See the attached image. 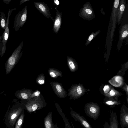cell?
I'll list each match as a JSON object with an SVG mask.
<instances>
[{
    "label": "cell",
    "mask_w": 128,
    "mask_h": 128,
    "mask_svg": "<svg viewBox=\"0 0 128 128\" xmlns=\"http://www.w3.org/2000/svg\"><path fill=\"white\" fill-rule=\"evenodd\" d=\"M84 111L87 116L96 120L99 116L100 109L97 104L90 102L85 105Z\"/></svg>",
    "instance_id": "5"
},
{
    "label": "cell",
    "mask_w": 128,
    "mask_h": 128,
    "mask_svg": "<svg viewBox=\"0 0 128 128\" xmlns=\"http://www.w3.org/2000/svg\"><path fill=\"white\" fill-rule=\"evenodd\" d=\"M56 10V16L54 19L53 20V30L54 33L57 34L58 32L61 25L62 13L61 12H59L57 9Z\"/></svg>",
    "instance_id": "14"
},
{
    "label": "cell",
    "mask_w": 128,
    "mask_h": 128,
    "mask_svg": "<svg viewBox=\"0 0 128 128\" xmlns=\"http://www.w3.org/2000/svg\"><path fill=\"white\" fill-rule=\"evenodd\" d=\"M33 92L32 90L24 88L17 91L14 95L17 98L21 100H28Z\"/></svg>",
    "instance_id": "12"
},
{
    "label": "cell",
    "mask_w": 128,
    "mask_h": 128,
    "mask_svg": "<svg viewBox=\"0 0 128 128\" xmlns=\"http://www.w3.org/2000/svg\"><path fill=\"white\" fill-rule=\"evenodd\" d=\"M45 125L46 128H51V122L49 120H46L45 122Z\"/></svg>",
    "instance_id": "30"
},
{
    "label": "cell",
    "mask_w": 128,
    "mask_h": 128,
    "mask_svg": "<svg viewBox=\"0 0 128 128\" xmlns=\"http://www.w3.org/2000/svg\"><path fill=\"white\" fill-rule=\"evenodd\" d=\"M100 30H99L95 32H92L89 36L86 41L85 45L86 46L88 45L93 38H94L100 32Z\"/></svg>",
    "instance_id": "26"
},
{
    "label": "cell",
    "mask_w": 128,
    "mask_h": 128,
    "mask_svg": "<svg viewBox=\"0 0 128 128\" xmlns=\"http://www.w3.org/2000/svg\"><path fill=\"white\" fill-rule=\"evenodd\" d=\"M128 85H126L124 87V88L125 91L126 92L127 95L128 94Z\"/></svg>",
    "instance_id": "33"
},
{
    "label": "cell",
    "mask_w": 128,
    "mask_h": 128,
    "mask_svg": "<svg viewBox=\"0 0 128 128\" xmlns=\"http://www.w3.org/2000/svg\"><path fill=\"white\" fill-rule=\"evenodd\" d=\"M128 25L126 24L123 26L121 28L119 38V42H122L123 40L128 36Z\"/></svg>",
    "instance_id": "18"
},
{
    "label": "cell",
    "mask_w": 128,
    "mask_h": 128,
    "mask_svg": "<svg viewBox=\"0 0 128 128\" xmlns=\"http://www.w3.org/2000/svg\"><path fill=\"white\" fill-rule=\"evenodd\" d=\"M48 72L50 76L54 78H56L59 76L62 77L63 76L62 72L56 68H49Z\"/></svg>",
    "instance_id": "19"
},
{
    "label": "cell",
    "mask_w": 128,
    "mask_h": 128,
    "mask_svg": "<svg viewBox=\"0 0 128 128\" xmlns=\"http://www.w3.org/2000/svg\"></svg>",
    "instance_id": "38"
},
{
    "label": "cell",
    "mask_w": 128,
    "mask_h": 128,
    "mask_svg": "<svg viewBox=\"0 0 128 128\" xmlns=\"http://www.w3.org/2000/svg\"><path fill=\"white\" fill-rule=\"evenodd\" d=\"M125 2L124 0H121L119 4L118 10L117 17L118 23L120 22L125 9Z\"/></svg>",
    "instance_id": "17"
},
{
    "label": "cell",
    "mask_w": 128,
    "mask_h": 128,
    "mask_svg": "<svg viewBox=\"0 0 128 128\" xmlns=\"http://www.w3.org/2000/svg\"><path fill=\"white\" fill-rule=\"evenodd\" d=\"M2 1L4 4H8L12 1V0H3Z\"/></svg>",
    "instance_id": "34"
},
{
    "label": "cell",
    "mask_w": 128,
    "mask_h": 128,
    "mask_svg": "<svg viewBox=\"0 0 128 128\" xmlns=\"http://www.w3.org/2000/svg\"><path fill=\"white\" fill-rule=\"evenodd\" d=\"M120 123L122 128H128V108L124 104L120 110Z\"/></svg>",
    "instance_id": "10"
},
{
    "label": "cell",
    "mask_w": 128,
    "mask_h": 128,
    "mask_svg": "<svg viewBox=\"0 0 128 128\" xmlns=\"http://www.w3.org/2000/svg\"><path fill=\"white\" fill-rule=\"evenodd\" d=\"M41 92L38 90H36L34 91L32 94L30 96L29 99L34 98L36 96H40L41 94Z\"/></svg>",
    "instance_id": "28"
},
{
    "label": "cell",
    "mask_w": 128,
    "mask_h": 128,
    "mask_svg": "<svg viewBox=\"0 0 128 128\" xmlns=\"http://www.w3.org/2000/svg\"><path fill=\"white\" fill-rule=\"evenodd\" d=\"M79 15L84 19L89 20L95 17L94 12L88 2L85 4L80 10Z\"/></svg>",
    "instance_id": "8"
},
{
    "label": "cell",
    "mask_w": 128,
    "mask_h": 128,
    "mask_svg": "<svg viewBox=\"0 0 128 128\" xmlns=\"http://www.w3.org/2000/svg\"><path fill=\"white\" fill-rule=\"evenodd\" d=\"M120 0H115L114 4L112 14V18L113 22V26H114L115 21L116 20V16H117V11Z\"/></svg>",
    "instance_id": "22"
},
{
    "label": "cell",
    "mask_w": 128,
    "mask_h": 128,
    "mask_svg": "<svg viewBox=\"0 0 128 128\" xmlns=\"http://www.w3.org/2000/svg\"><path fill=\"white\" fill-rule=\"evenodd\" d=\"M36 8L45 16L48 18H51L49 7L42 2H34Z\"/></svg>",
    "instance_id": "11"
},
{
    "label": "cell",
    "mask_w": 128,
    "mask_h": 128,
    "mask_svg": "<svg viewBox=\"0 0 128 128\" xmlns=\"http://www.w3.org/2000/svg\"><path fill=\"white\" fill-rule=\"evenodd\" d=\"M2 36H0V42H2Z\"/></svg>",
    "instance_id": "37"
},
{
    "label": "cell",
    "mask_w": 128,
    "mask_h": 128,
    "mask_svg": "<svg viewBox=\"0 0 128 128\" xmlns=\"http://www.w3.org/2000/svg\"><path fill=\"white\" fill-rule=\"evenodd\" d=\"M2 42H0V53L2 49Z\"/></svg>",
    "instance_id": "36"
},
{
    "label": "cell",
    "mask_w": 128,
    "mask_h": 128,
    "mask_svg": "<svg viewBox=\"0 0 128 128\" xmlns=\"http://www.w3.org/2000/svg\"><path fill=\"white\" fill-rule=\"evenodd\" d=\"M67 95L70 96V99H75L82 95L86 91L84 88L80 84L72 85L68 90Z\"/></svg>",
    "instance_id": "7"
},
{
    "label": "cell",
    "mask_w": 128,
    "mask_h": 128,
    "mask_svg": "<svg viewBox=\"0 0 128 128\" xmlns=\"http://www.w3.org/2000/svg\"><path fill=\"white\" fill-rule=\"evenodd\" d=\"M16 8L10 10L9 9L8 12V17L7 19L6 26L2 35V39L1 42L2 44V50L0 53L1 56L2 57L4 54L6 50V45L8 41L10 33L9 29V22L10 17L12 12L16 10Z\"/></svg>",
    "instance_id": "6"
},
{
    "label": "cell",
    "mask_w": 128,
    "mask_h": 128,
    "mask_svg": "<svg viewBox=\"0 0 128 128\" xmlns=\"http://www.w3.org/2000/svg\"><path fill=\"white\" fill-rule=\"evenodd\" d=\"M113 86L116 87L120 86L123 84V79L120 76L114 77L109 81Z\"/></svg>",
    "instance_id": "20"
},
{
    "label": "cell",
    "mask_w": 128,
    "mask_h": 128,
    "mask_svg": "<svg viewBox=\"0 0 128 128\" xmlns=\"http://www.w3.org/2000/svg\"><path fill=\"white\" fill-rule=\"evenodd\" d=\"M71 114L75 120L80 122L84 128H92L90 124L83 116H81L80 114L73 111L71 112Z\"/></svg>",
    "instance_id": "13"
},
{
    "label": "cell",
    "mask_w": 128,
    "mask_h": 128,
    "mask_svg": "<svg viewBox=\"0 0 128 128\" xmlns=\"http://www.w3.org/2000/svg\"><path fill=\"white\" fill-rule=\"evenodd\" d=\"M110 124L109 128H118V123L116 112H112L110 113Z\"/></svg>",
    "instance_id": "16"
},
{
    "label": "cell",
    "mask_w": 128,
    "mask_h": 128,
    "mask_svg": "<svg viewBox=\"0 0 128 128\" xmlns=\"http://www.w3.org/2000/svg\"><path fill=\"white\" fill-rule=\"evenodd\" d=\"M30 0H21L20 2L19 5H21L23 3L27 1H29Z\"/></svg>",
    "instance_id": "35"
},
{
    "label": "cell",
    "mask_w": 128,
    "mask_h": 128,
    "mask_svg": "<svg viewBox=\"0 0 128 128\" xmlns=\"http://www.w3.org/2000/svg\"><path fill=\"white\" fill-rule=\"evenodd\" d=\"M120 93L115 90L113 88H112L108 94L104 95L106 96L109 98L117 97L120 96Z\"/></svg>",
    "instance_id": "24"
},
{
    "label": "cell",
    "mask_w": 128,
    "mask_h": 128,
    "mask_svg": "<svg viewBox=\"0 0 128 128\" xmlns=\"http://www.w3.org/2000/svg\"><path fill=\"white\" fill-rule=\"evenodd\" d=\"M49 82L54 93L58 97L64 98L67 96V92L62 84L56 81Z\"/></svg>",
    "instance_id": "9"
},
{
    "label": "cell",
    "mask_w": 128,
    "mask_h": 128,
    "mask_svg": "<svg viewBox=\"0 0 128 128\" xmlns=\"http://www.w3.org/2000/svg\"><path fill=\"white\" fill-rule=\"evenodd\" d=\"M45 76L44 74H39L37 77L36 79V83L39 85H42L45 83Z\"/></svg>",
    "instance_id": "25"
},
{
    "label": "cell",
    "mask_w": 128,
    "mask_h": 128,
    "mask_svg": "<svg viewBox=\"0 0 128 128\" xmlns=\"http://www.w3.org/2000/svg\"><path fill=\"white\" fill-rule=\"evenodd\" d=\"M7 19L5 17V14L3 12H0V24L2 28L4 30L6 26Z\"/></svg>",
    "instance_id": "23"
},
{
    "label": "cell",
    "mask_w": 128,
    "mask_h": 128,
    "mask_svg": "<svg viewBox=\"0 0 128 128\" xmlns=\"http://www.w3.org/2000/svg\"><path fill=\"white\" fill-rule=\"evenodd\" d=\"M67 62L68 66L72 72H74L78 69L77 64L76 60L72 58L69 56L67 57Z\"/></svg>",
    "instance_id": "15"
},
{
    "label": "cell",
    "mask_w": 128,
    "mask_h": 128,
    "mask_svg": "<svg viewBox=\"0 0 128 128\" xmlns=\"http://www.w3.org/2000/svg\"><path fill=\"white\" fill-rule=\"evenodd\" d=\"M27 18V6H26L16 14L14 19L13 28L17 31L26 22Z\"/></svg>",
    "instance_id": "4"
},
{
    "label": "cell",
    "mask_w": 128,
    "mask_h": 128,
    "mask_svg": "<svg viewBox=\"0 0 128 128\" xmlns=\"http://www.w3.org/2000/svg\"><path fill=\"white\" fill-rule=\"evenodd\" d=\"M60 4V2L58 0H54V4L56 5V6H58Z\"/></svg>",
    "instance_id": "31"
},
{
    "label": "cell",
    "mask_w": 128,
    "mask_h": 128,
    "mask_svg": "<svg viewBox=\"0 0 128 128\" xmlns=\"http://www.w3.org/2000/svg\"><path fill=\"white\" fill-rule=\"evenodd\" d=\"M12 108L8 114L7 117L8 122L12 126H13L22 111V108L19 107L20 104L18 100L15 99L12 101Z\"/></svg>",
    "instance_id": "3"
},
{
    "label": "cell",
    "mask_w": 128,
    "mask_h": 128,
    "mask_svg": "<svg viewBox=\"0 0 128 128\" xmlns=\"http://www.w3.org/2000/svg\"><path fill=\"white\" fill-rule=\"evenodd\" d=\"M25 103V104L27 110L29 112L35 111L38 107H41L45 104L44 98L41 94L38 96H36L30 99L21 100Z\"/></svg>",
    "instance_id": "2"
},
{
    "label": "cell",
    "mask_w": 128,
    "mask_h": 128,
    "mask_svg": "<svg viewBox=\"0 0 128 128\" xmlns=\"http://www.w3.org/2000/svg\"><path fill=\"white\" fill-rule=\"evenodd\" d=\"M109 85H106L104 86L103 88L104 95L108 93L110 91L112 88Z\"/></svg>",
    "instance_id": "29"
},
{
    "label": "cell",
    "mask_w": 128,
    "mask_h": 128,
    "mask_svg": "<svg viewBox=\"0 0 128 128\" xmlns=\"http://www.w3.org/2000/svg\"><path fill=\"white\" fill-rule=\"evenodd\" d=\"M109 125L108 122H106L104 126V128H109Z\"/></svg>",
    "instance_id": "32"
},
{
    "label": "cell",
    "mask_w": 128,
    "mask_h": 128,
    "mask_svg": "<svg viewBox=\"0 0 128 128\" xmlns=\"http://www.w3.org/2000/svg\"><path fill=\"white\" fill-rule=\"evenodd\" d=\"M120 101L118 100L117 99L109 98L108 99L104 100V102L105 104L113 108L116 106L120 104Z\"/></svg>",
    "instance_id": "21"
},
{
    "label": "cell",
    "mask_w": 128,
    "mask_h": 128,
    "mask_svg": "<svg viewBox=\"0 0 128 128\" xmlns=\"http://www.w3.org/2000/svg\"><path fill=\"white\" fill-rule=\"evenodd\" d=\"M24 44L22 41L14 50L11 56L6 60L4 65L6 73L8 74L12 70L22 57V52H21Z\"/></svg>",
    "instance_id": "1"
},
{
    "label": "cell",
    "mask_w": 128,
    "mask_h": 128,
    "mask_svg": "<svg viewBox=\"0 0 128 128\" xmlns=\"http://www.w3.org/2000/svg\"><path fill=\"white\" fill-rule=\"evenodd\" d=\"M24 118V114H21L18 118L14 128H21L23 122Z\"/></svg>",
    "instance_id": "27"
}]
</instances>
